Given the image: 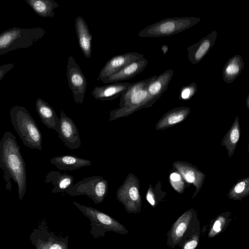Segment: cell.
<instances>
[{"label":"cell","instance_id":"obj_33","mask_svg":"<svg viewBox=\"0 0 249 249\" xmlns=\"http://www.w3.org/2000/svg\"><path fill=\"white\" fill-rule=\"evenodd\" d=\"M15 66L13 63H8L0 66V80H1L5 75Z\"/></svg>","mask_w":249,"mask_h":249},{"label":"cell","instance_id":"obj_25","mask_svg":"<svg viewBox=\"0 0 249 249\" xmlns=\"http://www.w3.org/2000/svg\"><path fill=\"white\" fill-rule=\"evenodd\" d=\"M240 138L239 119L237 116L231 128L224 136L221 144L228 150L229 157H231L234 152Z\"/></svg>","mask_w":249,"mask_h":249},{"label":"cell","instance_id":"obj_5","mask_svg":"<svg viewBox=\"0 0 249 249\" xmlns=\"http://www.w3.org/2000/svg\"><path fill=\"white\" fill-rule=\"evenodd\" d=\"M73 204L89 219L90 233L94 239L104 237L106 232L108 231L123 235L128 233V230L123 225L109 215L77 202L74 201Z\"/></svg>","mask_w":249,"mask_h":249},{"label":"cell","instance_id":"obj_13","mask_svg":"<svg viewBox=\"0 0 249 249\" xmlns=\"http://www.w3.org/2000/svg\"><path fill=\"white\" fill-rule=\"evenodd\" d=\"M217 37V33L213 30L198 42L189 46L187 50L189 61L193 65L200 62L210 51Z\"/></svg>","mask_w":249,"mask_h":249},{"label":"cell","instance_id":"obj_27","mask_svg":"<svg viewBox=\"0 0 249 249\" xmlns=\"http://www.w3.org/2000/svg\"><path fill=\"white\" fill-rule=\"evenodd\" d=\"M249 193V178H243L237 182L229 192L228 196L234 199H241Z\"/></svg>","mask_w":249,"mask_h":249},{"label":"cell","instance_id":"obj_18","mask_svg":"<svg viewBox=\"0 0 249 249\" xmlns=\"http://www.w3.org/2000/svg\"><path fill=\"white\" fill-rule=\"evenodd\" d=\"M36 109L42 123L47 128L54 129L58 133L59 118L54 109L41 98H38L36 102Z\"/></svg>","mask_w":249,"mask_h":249},{"label":"cell","instance_id":"obj_26","mask_svg":"<svg viewBox=\"0 0 249 249\" xmlns=\"http://www.w3.org/2000/svg\"><path fill=\"white\" fill-rule=\"evenodd\" d=\"M192 214L190 211L183 213L175 223L171 233L173 241L176 243L183 236L192 219Z\"/></svg>","mask_w":249,"mask_h":249},{"label":"cell","instance_id":"obj_8","mask_svg":"<svg viewBox=\"0 0 249 249\" xmlns=\"http://www.w3.org/2000/svg\"><path fill=\"white\" fill-rule=\"evenodd\" d=\"M140 189L139 179L130 173L117 190V199L124 205L128 213H137L141 211L142 200Z\"/></svg>","mask_w":249,"mask_h":249},{"label":"cell","instance_id":"obj_34","mask_svg":"<svg viewBox=\"0 0 249 249\" xmlns=\"http://www.w3.org/2000/svg\"><path fill=\"white\" fill-rule=\"evenodd\" d=\"M161 51L164 54H165L169 49V46L166 45H163L161 47Z\"/></svg>","mask_w":249,"mask_h":249},{"label":"cell","instance_id":"obj_30","mask_svg":"<svg viewBox=\"0 0 249 249\" xmlns=\"http://www.w3.org/2000/svg\"><path fill=\"white\" fill-rule=\"evenodd\" d=\"M226 223V219L222 216L219 217L214 222L209 232L210 237H213L223 229Z\"/></svg>","mask_w":249,"mask_h":249},{"label":"cell","instance_id":"obj_19","mask_svg":"<svg viewBox=\"0 0 249 249\" xmlns=\"http://www.w3.org/2000/svg\"><path fill=\"white\" fill-rule=\"evenodd\" d=\"M51 163L59 170L72 171L91 165V161L72 155H64L52 158Z\"/></svg>","mask_w":249,"mask_h":249},{"label":"cell","instance_id":"obj_29","mask_svg":"<svg viewBox=\"0 0 249 249\" xmlns=\"http://www.w3.org/2000/svg\"><path fill=\"white\" fill-rule=\"evenodd\" d=\"M197 89V85L195 82L183 87L180 90V98L182 100H189L195 95Z\"/></svg>","mask_w":249,"mask_h":249},{"label":"cell","instance_id":"obj_12","mask_svg":"<svg viewBox=\"0 0 249 249\" xmlns=\"http://www.w3.org/2000/svg\"><path fill=\"white\" fill-rule=\"evenodd\" d=\"M143 58V54L136 52L114 56L106 62L99 72L97 80H101L117 72L128 64Z\"/></svg>","mask_w":249,"mask_h":249},{"label":"cell","instance_id":"obj_20","mask_svg":"<svg viewBox=\"0 0 249 249\" xmlns=\"http://www.w3.org/2000/svg\"><path fill=\"white\" fill-rule=\"evenodd\" d=\"M191 108L186 107H177L164 114L156 124L157 130L165 129L183 121L188 116Z\"/></svg>","mask_w":249,"mask_h":249},{"label":"cell","instance_id":"obj_6","mask_svg":"<svg viewBox=\"0 0 249 249\" xmlns=\"http://www.w3.org/2000/svg\"><path fill=\"white\" fill-rule=\"evenodd\" d=\"M200 21V18L194 17L166 18L146 27L138 36L141 37L170 36L188 29Z\"/></svg>","mask_w":249,"mask_h":249},{"label":"cell","instance_id":"obj_21","mask_svg":"<svg viewBox=\"0 0 249 249\" xmlns=\"http://www.w3.org/2000/svg\"><path fill=\"white\" fill-rule=\"evenodd\" d=\"M74 177L59 171H52L45 177L44 182L51 183L53 186L52 192L59 193L66 192L73 185Z\"/></svg>","mask_w":249,"mask_h":249},{"label":"cell","instance_id":"obj_15","mask_svg":"<svg viewBox=\"0 0 249 249\" xmlns=\"http://www.w3.org/2000/svg\"><path fill=\"white\" fill-rule=\"evenodd\" d=\"M173 166L186 181L193 183L195 186L196 190L194 196H195L202 186L205 175L194 166L185 161H175L173 164Z\"/></svg>","mask_w":249,"mask_h":249},{"label":"cell","instance_id":"obj_28","mask_svg":"<svg viewBox=\"0 0 249 249\" xmlns=\"http://www.w3.org/2000/svg\"><path fill=\"white\" fill-rule=\"evenodd\" d=\"M170 181L171 185L178 192L181 193L184 189V183L182 176L178 172H173L170 174Z\"/></svg>","mask_w":249,"mask_h":249},{"label":"cell","instance_id":"obj_2","mask_svg":"<svg viewBox=\"0 0 249 249\" xmlns=\"http://www.w3.org/2000/svg\"><path fill=\"white\" fill-rule=\"evenodd\" d=\"M157 76L130 83L127 89L120 96L119 107L109 112V121L126 117L142 108L151 107L157 100L148 93V84Z\"/></svg>","mask_w":249,"mask_h":249},{"label":"cell","instance_id":"obj_9","mask_svg":"<svg viewBox=\"0 0 249 249\" xmlns=\"http://www.w3.org/2000/svg\"><path fill=\"white\" fill-rule=\"evenodd\" d=\"M30 240L35 249H69V236H57L49 230L44 221L33 230Z\"/></svg>","mask_w":249,"mask_h":249},{"label":"cell","instance_id":"obj_35","mask_svg":"<svg viewBox=\"0 0 249 249\" xmlns=\"http://www.w3.org/2000/svg\"><path fill=\"white\" fill-rule=\"evenodd\" d=\"M249 95L247 98V107L248 108H249Z\"/></svg>","mask_w":249,"mask_h":249},{"label":"cell","instance_id":"obj_16","mask_svg":"<svg viewBox=\"0 0 249 249\" xmlns=\"http://www.w3.org/2000/svg\"><path fill=\"white\" fill-rule=\"evenodd\" d=\"M130 85L128 82H115L95 87L91 92L93 97L101 101H109L118 98L125 92Z\"/></svg>","mask_w":249,"mask_h":249},{"label":"cell","instance_id":"obj_14","mask_svg":"<svg viewBox=\"0 0 249 249\" xmlns=\"http://www.w3.org/2000/svg\"><path fill=\"white\" fill-rule=\"evenodd\" d=\"M147 64L148 61L144 58L136 60L101 81L104 83H112L130 79L142 72Z\"/></svg>","mask_w":249,"mask_h":249},{"label":"cell","instance_id":"obj_22","mask_svg":"<svg viewBox=\"0 0 249 249\" xmlns=\"http://www.w3.org/2000/svg\"><path fill=\"white\" fill-rule=\"evenodd\" d=\"M245 67L244 61L239 54L230 58L222 70V77L226 83H232L241 73Z\"/></svg>","mask_w":249,"mask_h":249},{"label":"cell","instance_id":"obj_24","mask_svg":"<svg viewBox=\"0 0 249 249\" xmlns=\"http://www.w3.org/2000/svg\"><path fill=\"white\" fill-rule=\"evenodd\" d=\"M33 11L38 16L43 17H53L54 9L59 4L53 0H25Z\"/></svg>","mask_w":249,"mask_h":249},{"label":"cell","instance_id":"obj_4","mask_svg":"<svg viewBox=\"0 0 249 249\" xmlns=\"http://www.w3.org/2000/svg\"><path fill=\"white\" fill-rule=\"evenodd\" d=\"M41 27L21 28L13 27L0 34V55L20 48H27L45 35Z\"/></svg>","mask_w":249,"mask_h":249},{"label":"cell","instance_id":"obj_7","mask_svg":"<svg viewBox=\"0 0 249 249\" xmlns=\"http://www.w3.org/2000/svg\"><path fill=\"white\" fill-rule=\"evenodd\" d=\"M108 188L107 180L101 176H93L77 181L65 192L72 196L86 195L97 204L103 201Z\"/></svg>","mask_w":249,"mask_h":249},{"label":"cell","instance_id":"obj_23","mask_svg":"<svg viewBox=\"0 0 249 249\" xmlns=\"http://www.w3.org/2000/svg\"><path fill=\"white\" fill-rule=\"evenodd\" d=\"M173 73V70L169 69L153 80L147 87V90L149 95L157 100L159 99L167 89Z\"/></svg>","mask_w":249,"mask_h":249},{"label":"cell","instance_id":"obj_32","mask_svg":"<svg viewBox=\"0 0 249 249\" xmlns=\"http://www.w3.org/2000/svg\"><path fill=\"white\" fill-rule=\"evenodd\" d=\"M198 240L197 236H194L186 243L182 249H195L197 246Z\"/></svg>","mask_w":249,"mask_h":249},{"label":"cell","instance_id":"obj_3","mask_svg":"<svg viewBox=\"0 0 249 249\" xmlns=\"http://www.w3.org/2000/svg\"><path fill=\"white\" fill-rule=\"evenodd\" d=\"M12 124L23 144L42 150V136L35 121L24 107L16 106L10 111Z\"/></svg>","mask_w":249,"mask_h":249},{"label":"cell","instance_id":"obj_31","mask_svg":"<svg viewBox=\"0 0 249 249\" xmlns=\"http://www.w3.org/2000/svg\"><path fill=\"white\" fill-rule=\"evenodd\" d=\"M156 190L150 184L146 195V199L149 203L153 207L156 204Z\"/></svg>","mask_w":249,"mask_h":249},{"label":"cell","instance_id":"obj_11","mask_svg":"<svg viewBox=\"0 0 249 249\" xmlns=\"http://www.w3.org/2000/svg\"><path fill=\"white\" fill-rule=\"evenodd\" d=\"M58 137L65 146L70 150H73L80 147L81 141L76 125L73 120L61 110Z\"/></svg>","mask_w":249,"mask_h":249},{"label":"cell","instance_id":"obj_1","mask_svg":"<svg viewBox=\"0 0 249 249\" xmlns=\"http://www.w3.org/2000/svg\"><path fill=\"white\" fill-rule=\"evenodd\" d=\"M0 168L3 171L6 189L11 191V179L18 185V194L21 200L27 189L26 168L16 137L6 131L0 141Z\"/></svg>","mask_w":249,"mask_h":249},{"label":"cell","instance_id":"obj_17","mask_svg":"<svg viewBox=\"0 0 249 249\" xmlns=\"http://www.w3.org/2000/svg\"><path fill=\"white\" fill-rule=\"evenodd\" d=\"M75 29L79 47L87 58L91 56L92 35L85 19L77 16L75 19Z\"/></svg>","mask_w":249,"mask_h":249},{"label":"cell","instance_id":"obj_10","mask_svg":"<svg viewBox=\"0 0 249 249\" xmlns=\"http://www.w3.org/2000/svg\"><path fill=\"white\" fill-rule=\"evenodd\" d=\"M67 77L75 102L83 103L87 87V81L73 56H69L67 65Z\"/></svg>","mask_w":249,"mask_h":249}]
</instances>
